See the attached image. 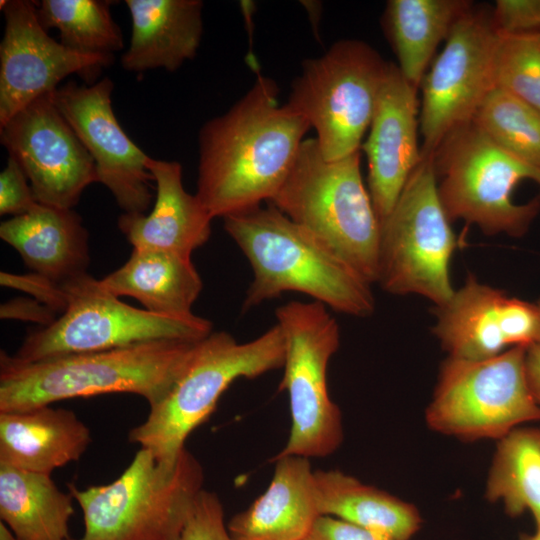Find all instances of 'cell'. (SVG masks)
I'll list each match as a JSON object with an SVG mask.
<instances>
[{"mask_svg": "<svg viewBox=\"0 0 540 540\" xmlns=\"http://www.w3.org/2000/svg\"><path fill=\"white\" fill-rule=\"evenodd\" d=\"M125 4L132 29L121 57L123 69L173 72L196 56L203 32L202 1L126 0Z\"/></svg>", "mask_w": 540, "mask_h": 540, "instance_id": "obj_22", "label": "cell"}, {"mask_svg": "<svg viewBox=\"0 0 540 540\" xmlns=\"http://www.w3.org/2000/svg\"><path fill=\"white\" fill-rule=\"evenodd\" d=\"M203 483L202 465L186 448L173 463L140 448L114 481L69 484L83 515L78 540H178Z\"/></svg>", "mask_w": 540, "mask_h": 540, "instance_id": "obj_6", "label": "cell"}, {"mask_svg": "<svg viewBox=\"0 0 540 540\" xmlns=\"http://www.w3.org/2000/svg\"><path fill=\"white\" fill-rule=\"evenodd\" d=\"M472 5L468 0L387 1L382 27L398 69L413 86L420 88L438 46Z\"/></svg>", "mask_w": 540, "mask_h": 540, "instance_id": "obj_25", "label": "cell"}, {"mask_svg": "<svg viewBox=\"0 0 540 540\" xmlns=\"http://www.w3.org/2000/svg\"><path fill=\"white\" fill-rule=\"evenodd\" d=\"M197 342L152 341L35 362L18 361L2 350L0 412L107 393L136 394L154 406L170 391Z\"/></svg>", "mask_w": 540, "mask_h": 540, "instance_id": "obj_2", "label": "cell"}, {"mask_svg": "<svg viewBox=\"0 0 540 540\" xmlns=\"http://www.w3.org/2000/svg\"><path fill=\"white\" fill-rule=\"evenodd\" d=\"M0 282L2 286L13 287L31 294L34 299L54 309L57 313L61 314L66 308L63 285L39 274L15 275L2 271Z\"/></svg>", "mask_w": 540, "mask_h": 540, "instance_id": "obj_35", "label": "cell"}, {"mask_svg": "<svg viewBox=\"0 0 540 540\" xmlns=\"http://www.w3.org/2000/svg\"><path fill=\"white\" fill-rule=\"evenodd\" d=\"M306 229L372 285L378 279L380 220L361 174V149L326 160L304 139L293 166L267 202Z\"/></svg>", "mask_w": 540, "mask_h": 540, "instance_id": "obj_4", "label": "cell"}, {"mask_svg": "<svg viewBox=\"0 0 540 540\" xmlns=\"http://www.w3.org/2000/svg\"><path fill=\"white\" fill-rule=\"evenodd\" d=\"M57 312L34 298H16L1 305L2 319L33 321L42 326L51 324Z\"/></svg>", "mask_w": 540, "mask_h": 540, "instance_id": "obj_37", "label": "cell"}, {"mask_svg": "<svg viewBox=\"0 0 540 540\" xmlns=\"http://www.w3.org/2000/svg\"><path fill=\"white\" fill-rule=\"evenodd\" d=\"M491 19L497 33H540V0H496Z\"/></svg>", "mask_w": 540, "mask_h": 540, "instance_id": "obj_33", "label": "cell"}, {"mask_svg": "<svg viewBox=\"0 0 540 540\" xmlns=\"http://www.w3.org/2000/svg\"><path fill=\"white\" fill-rule=\"evenodd\" d=\"M526 349L512 347L483 360H444L425 411L428 427L462 441H498L540 420L526 375Z\"/></svg>", "mask_w": 540, "mask_h": 540, "instance_id": "obj_10", "label": "cell"}, {"mask_svg": "<svg viewBox=\"0 0 540 540\" xmlns=\"http://www.w3.org/2000/svg\"><path fill=\"white\" fill-rule=\"evenodd\" d=\"M37 203L23 169L16 160L8 157L0 173V214L20 216L28 213Z\"/></svg>", "mask_w": 540, "mask_h": 540, "instance_id": "obj_34", "label": "cell"}, {"mask_svg": "<svg viewBox=\"0 0 540 540\" xmlns=\"http://www.w3.org/2000/svg\"><path fill=\"white\" fill-rule=\"evenodd\" d=\"M270 78L258 76L226 113L199 132L196 195L213 218L269 202L288 176L309 123Z\"/></svg>", "mask_w": 540, "mask_h": 540, "instance_id": "obj_1", "label": "cell"}, {"mask_svg": "<svg viewBox=\"0 0 540 540\" xmlns=\"http://www.w3.org/2000/svg\"><path fill=\"white\" fill-rule=\"evenodd\" d=\"M113 89L108 77L94 84L69 81L51 92V98L93 158L98 182L110 190L124 213H145L153 199L149 156L118 122Z\"/></svg>", "mask_w": 540, "mask_h": 540, "instance_id": "obj_16", "label": "cell"}, {"mask_svg": "<svg viewBox=\"0 0 540 540\" xmlns=\"http://www.w3.org/2000/svg\"><path fill=\"white\" fill-rule=\"evenodd\" d=\"M178 540H234L216 493L205 489L199 493Z\"/></svg>", "mask_w": 540, "mask_h": 540, "instance_id": "obj_32", "label": "cell"}, {"mask_svg": "<svg viewBox=\"0 0 540 540\" xmlns=\"http://www.w3.org/2000/svg\"><path fill=\"white\" fill-rule=\"evenodd\" d=\"M389 65L356 39L337 41L322 56L303 62L287 104L315 129L326 160L361 149Z\"/></svg>", "mask_w": 540, "mask_h": 540, "instance_id": "obj_9", "label": "cell"}, {"mask_svg": "<svg viewBox=\"0 0 540 540\" xmlns=\"http://www.w3.org/2000/svg\"><path fill=\"white\" fill-rule=\"evenodd\" d=\"M496 39L488 9L472 5L453 26L420 85L423 156H432L450 131L472 121L494 88L492 60Z\"/></svg>", "mask_w": 540, "mask_h": 540, "instance_id": "obj_13", "label": "cell"}, {"mask_svg": "<svg viewBox=\"0 0 540 540\" xmlns=\"http://www.w3.org/2000/svg\"><path fill=\"white\" fill-rule=\"evenodd\" d=\"M0 237L33 273L56 283L87 273L88 232L72 209L37 203L28 213L3 221Z\"/></svg>", "mask_w": 540, "mask_h": 540, "instance_id": "obj_23", "label": "cell"}, {"mask_svg": "<svg viewBox=\"0 0 540 540\" xmlns=\"http://www.w3.org/2000/svg\"><path fill=\"white\" fill-rule=\"evenodd\" d=\"M437 191L432 156L410 175L393 209L380 221L377 283L394 295L418 294L435 306L454 293L450 260L457 247Z\"/></svg>", "mask_w": 540, "mask_h": 540, "instance_id": "obj_12", "label": "cell"}, {"mask_svg": "<svg viewBox=\"0 0 540 540\" xmlns=\"http://www.w3.org/2000/svg\"><path fill=\"white\" fill-rule=\"evenodd\" d=\"M492 78L494 88L540 111V33H497Z\"/></svg>", "mask_w": 540, "mask_h": 540, "instance_id": "obj_31", "label": "cell"}, {"mask_svg": "<svg viewBox=\"0 0 540 540\" xmlns=\"http://www.w3.org/2000/svg\"><path fill=\"white\" fill-rule=\"evenodd\" d=\"M4 35L0 43V126L37 98L53 92L71 74L88 83L109 67L114 55L81 54L51 38L36 2L1 1Z\"/></svg>", "mask_w": 540, "mask_h": 540, "instance_id": "obj_15", "label": "cell"}, {"mask_svg": "<svg viewBox=\"0 0 540 540\" xmlns=\"http://www.w3.org/2000/svg\"><path fill=\"white\" fill-rule=\"evenodd\" d=\"M484 496L510 517L529 512L540 528V427H518L497 441Z\"/></svg>", "mask_w": 540, "mask_h": 540, "instance_id": "obj_28", "label": "cell"}, {"mask_svg": "<svg viewBox=\"0 0 540 540\" xmlns=\"http://www.w3.org/2000/svg\"><path fill=\"white\" fill-rule=\"evenodd\" d=\"M433 312L432 331L448 357L483 360L540 343V301L508 296L472 274Z\"/></svg>", "mask_w": 540, "mask_h": 540, "instance_id": "obj_17", "label": "cell"}, {"mask_svg": "<svg viewBox=\"0 0 540 540\" xmlns=\"http://www.w3.org/2000/svg\"><path fill=\"white\" fill-rule=\"evenodd\" d=\"M73 500L51 475L0 464V521L19 540H69Z\"/></svg>", "mask_w": 540, "mask_h": 540, "instance_id": "obj_27", "label": "cell"}, {"mask_svg": "<svg viewBox=\"0 0 540 540\" xmlns=\"http://www.w3.org/2000/svg\"><path fill=\"white\" fill-rule=\"evenodd\" d=\"M306 540H396L331 516H320Z\"/></svg>", "mask_w": 540, "mask_h": 540, "instance_id": "obj_36", "label": "cell"}, {"mask_svg": "<svg viewBox=\"0 0 540 540\" xmlns=\"http://www.w3.org/2000/svg\"><path fill=\"white\" fill-rule=\"evenodd\" d=\"M525 368L532 394L540 405V343L527 347Z\"/></svg>", "mask_w": 540, "mask_h": 540, "instance_id": "obj_38", "label": "cell"}, {"mask_svg": "<svg viewBox=\"0 0 540 540\" xmlns=\"http://www.w3.org/2000/svg\"><path fill=\"white\" fill-rule=\"evenodd\" d=\"M88 426L52 405L0 412V464L48 474L77 461L91 443Z\"/></svg>", "mask_w": 540, "mask_h": 540, "instance_id": "obj_21", "label": "cell"}, {"mask_svg": "<svg viewBox=\"0 0 540 540\" xmlns=\"http://www.w3.org/2000/svg\"><path fill=\"white\" fill-rule=\"evenodd\" d=\"M321 516H331L396 540H410L420 529L418 509L339 470L314 471Z\"/></svg>", "mask_w": 540, "mask_h": 540, "instance_id": "obj_26", "label": "cell"}, {"mask_svg": "<svg viewBox=\"0 0 540 540\" xmlns=\"http://www.w3.org/2000/svg\"><path fill=\"white\" fill-rule=\"evenodd\" d=\"M147 168L156 185L148 213H123L118 228L135 248L166 250L191 257L211 235L212 215L183 185L182 165L149 156Z\"/></svg>", "mask_w": 540, "mask_h": 540, "instance_id": "obj_19", "label": "cell"}, {"mask_svg": "<svg viewBox=\"0 0 540 540\" xmlns=\"http://www.w3.org/2000/svg\"><path fill=\"white\" fill-rule=\"evenodd\" d=\"M69 540H74V539L70 538Z\"/></svg>", "mask_w": 540, "mask_h": 540, "instance_id": "obj_41", "label": "cell"}, {"mask_svg": "<svg viewBox=\"0 0 540 540\" xmlns=\"http://www.w3.org/2000/svg\"><path fill=\"white\" fill-rule=\"evenodd\" d=\"M62 285L65 310L27 335L13 356L16 360L35 362L161 340L197 342L212 332V323L197 315L171 318L130 306L88 273Z\"/></svg>", "mask_w": 540, "mask_h": 540, "instance_id": "obj_8", "label": "cell"}, {"mask_svg": "<svg viewBox=\"0 0 540 540\" xmlns=\"http://www.w3.org/2000/svg\"><path fill=\"white\" fill-rule=\"evenodd\" d=\"M223 219L253 272L243 310L294 291L346 315L368 317L374 312L371 285L273 205Z\"/></svg>", "mask_w": 540, "mask_h": 540, "instance_id": "obj_3", "label": "cell"}, {"mask_svg": "<svg viewBox=\"0 0 540 540\" xmlns=\"http://www.w3.org/2000/svg\"><path fill=\"white\" fill-rule=\"evenodd\" d=\"M107 0H42L36 2L38 18L45 28H54L68 49L92 55L120 51L123 37L113 20Z\"/></svg>", "mask_w": 540, "mask_h": 540, "instance_id": "obj_29", "label": "cell"}, {"mask_svg": "<svg viewBox=\"0 0 540 540\" xmlns=\"http://www.w3.org/2000/svg\"><path fill=\"white\" fill-rule=\"evenodd\" d=\"M0 140L23 169L40 204L72 209L85 188L98 182L93 158L57 109L51 93L0 126Z\"/></svg>", "mask_w": 540, "mask_h": 540, "instance_id": "obj_14", "label": "cell"}, {"mask_svg": "<svg viewBox=\"0 0 540 540\" xmlns=\"http://www.w3.org/2000/svg\"><path fill=\"white\" fill-rule=\"evenodd\" d=\"M472 122L499 148L540 170V111L523 100L493 88Z\"/></svg>", "mask_w": 540, "mask_h": 540, "instance_id": "obj_30", "label": "cell"}, {"mask_svg": "<svg viewBox=\"0 0 540 540\" xmlns=\"http://www.w3.org/2000/svg\"><path fill=\"white\" fill-rule=\"evenodd\" d=\"M285 343L284 374L279 390L289 397L291 428L274 457H326L342 443L339 407L332 401L327 368L340 345L336 319L320 302L290 301L276 311Z\"/></svg>", "mask_w": 540, "mask_h": 540, "instance_id": "obj_11", "label": "cell"}, {"mask_svg": "<svg viewBox=\"0 0 540 540\" xmlns=\"http://www.w3.org/2000/svg\"><path fill=\"white\" fill-rule=\"evenodd\" d=\"M519 540H540V528H535L533 533H522Z\"/></svg>", "mask_w": 540, "mask_h": 540, "instance_id": "obj_40", "label": "cell"}, {"mask_svg": "<svg viewBox=\"0 0 540 540\" xmlns=\"http://www.w3.org/2000/svg\"><path fill=\"white\" fill-rule=\"evenodd\" d=\"M417 91L391 62L368 136L361 144L368 163V191L380 221L391 212L410 175L423 160L418 142Z\"/></svg>", "mask_w": 540, "mask_h": 540, "instance_id": "obj_18", "label": "cell"}, {"mask_svg": "<svg viewBox=\"0 0 540 540\" xmlns=\"http://www.w3.org/2000/svg\"><path fill=\"white\" fill-rule=\"evenodd\" d=\"M100 282L116 297H132L145 310L171 318L193 317L192 306L203 288L191 257L135 247L129 259Z\"/></svg>", "mask_w": 540, "mask_h": 540, "instance_id": "obj_24", "label": "cell"}, {"mask_svg": "<svg viewBox=\"0 0 540 540\" xmlns=\"http://www.w3.org/2000/svg\"><path fill=\"white\" fill-rule=\"evenodd\" d=\"M285 343L276 323L259 337L238 342L228 332L212 331L199 340L166 396L129 432V441L173 463L192 431L207 420L224 391L237 379L283 368Z\"/></svg>", "mask_w": 540, "mask_h": 540, "instance_id": "obj_7", "label": "cell"}, {"mask_svg": "<svg viewBox=\"0 0 540 540\" xmlns=\"http://www.w3.org/2000/svg\"><path fill=\"white\" fill-rule=\"evenodd\" d=\"M0 540H19L18 537L0 521Z\"/></svg>", "mask_w": 540, "mask_h": 540, "instance_id": "obj_39", "label": "cell"}, {"mask_svg": "<svg viewBox=\"0 0 540 540\" xmlns=\"http://www.w3.org/2000/svg\"><path fill=\"white\" fill-rule=\"evenodd\" d=\"M432 158L450 222L521 237L539 214L540 170L499 148L472 121L450 131Z\"/></svg>", "mask_w": 540, "mask_h": 540, "instance_id": "obj_5", "label": "cell"}, {"mask_svg": "<svg viewBox=\"0 0 540 540\" xmlns=\"http://www.w3.org/2000/svg\"><path fill=\"white\" fill-rule=\"evenodd\" d=\"M267 489L227 527L234 540H306L321 516L309 458L274 457Z\"/></svg>", "mask_w": 540, "mask_h": 540, "instance_id": "obj_20", "label": "cell"}]
</instances>
